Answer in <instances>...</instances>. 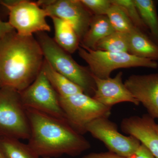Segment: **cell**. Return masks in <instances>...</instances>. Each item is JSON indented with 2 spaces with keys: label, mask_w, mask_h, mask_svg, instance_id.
Returning a JSON list of instances; mask_svg holds the SVG:
<instances>
[{
  "label": "cell",
  "mask_w": 158,
  "mask_h": 158,
  "mask_svg": "<svg viewBox=\"0 0 158 158\" xmlns=\"http://www.w3.org/2000/svg\"><path fill=\"white\" fill-rule=\"evenodd\" d=\"M111 2L124 10L135 27L149 35L148 30L140 16L134 0H111Z\"/></svg>",
  "instance_id": "cell-22"
},
{
  "label": "cell",
  "mask_w": 158,
  "mask_h": 158,
  "mask_svg": "<svg viewBox=\"0 0 158 158\" xmlns=\"http://www.w3.org/2000/svg\"><path fill=\"white\" fill-rule=\"evenodd\" d=\"M51 18L55 29L54 39L57 44L69 54L78 50L81 40L70 24L58 18Z\"/></svg>",
  "instance_id": "cell-16"
},
{
  "label": "cell",
  "mask_w": 158,
  "mask_h": 158,
  "mask_svg": "<svg viewBox=\"0 0 158 158\" xmlns=\"http://www.w3.org/2000/svg\"><path fill=\"white\" fill-rule=\"evenodd\" d=\"M78 52L89 65L92 74L101 79L110 77L111 73L118 69L143 67L156 69L158 67L155 60L140 58L129 53L111 52L81 46Z\"/></svg>",
  "instance_id": "cell-4"
},
{
  "label": "cell",
  "mask_w": 158,
  "mask_h": 158,
  "mask_svg": "<svg viewBox=\"0 0 158 158\" xmlns=\"http://www.w3.org/2000/svg\"><path fill=\"white\" fill-rule=\"evenodd\" d=\"M0 158H6L5 156L3 155L1 149V146H0Z\"/></svg>",
  "instance_id": "cell-27"
},
{
  "label": "cell",
  "mask_w": 158,
  "mask_h": 158,
  "mask_svg": "<svg viewBox=\"0 0 158 158\" xmlns=\"http://www.w3.org/2000/svg\"><path fill=\"white\" fill-rule=\"evenodd\" d=\"M37 2L49 17L58 18L70 24L81 41L88 31L93 15L81 0H40Z\"/></svg>",
  "instance_id": "cell-10"
},
{
  "label": "cell",
  "mask_w": 158,
  "mask_h": 158,
  "mask_svg": "<svg viewBox=\"0 0 158 158\" xmlns=\"http://www.w3.org/2000/svg\"><path fill=\"white\" fill-rule=\"evenodd\" d=\"M31 127L28 145L39 156H77L89 149V141L66 120L26 109Z\"/></svg>",
  "instance_id": "cell-2"
},
{
  "label": "cell",
  "mask_w": 158,
  "mask_h": 158,
  "mask_svg": "<svg viewBox=\"0 0 158 158\" xmlns=\"http://www.w3.org/2000/svg\"><path fill=\"white\" fill-rule=\"evenodd\" d=\"M19 92L22 102L26 109L35 110L66 120L60 105L59 94L42 69L34 81Z\"/></svg>",
  "instance_id": "cell-8"
},
{
  "label": "cell",
  "mask_w": 158,
  "mask_h": 158,
  "mask_svg": "<svg viewBox=\"0 0 158 158\" xmlns=\"http://www.w3.org/2000/svg\"><path fill=\"white\" fill-rule=\"evenodd\" d=\"M134 2L148 30L150 37L158 45V15L156 2L152 0H134Z\"/></svg>",
  "instance_id": "cell-18"
},
{
  "label": "cell",
  "mask_w": 158,
  "mask_h": 158,
  "mask_svg": "<svg viewBox=\"0 0 158 158\" xmlns=\"http://www.w3.org/2000/svg\"><path fill=\"white\" fill-rule=\"evenodd\" d=\"M82 158H127L118 155L114 153L109 152H106L90 153Z\"/></svg>",
  "instance_id": "cell-25"
},
{
  "label": "cell",
  "mask_w": 158,
  "mask_h": 158,
  "mask_svg": "<svg viewBox=\"0 0 158 158\" xmlns=\"http://www.w3.org/2000/svg\"><path fill=\"white\" fill-rule=\"evenodd\" d=\"M93 15H106L107 12L112 6L110 0H81Z\"/></svg>",
  "instance_id": "cell-23"
},
{
  "label": "cell",
  "mask_w": 158,
  "mask_h": 158,
  "mask_svg": "<svg viewBox=\"0 0 158 158\" xmlns=\"http://www.w3.org/2000/svg\"><path fill=\"white\" fill-rule=\"evenodd\" d=\"M121 127L123 132L135 137L158 158V128L155 119L148 114L131 116L122 120Z\"/></svg>",
  "instance_id": "cell-13"
},
{
  "label": "cell",
  "mask_w": 158,
  "mask_h": 158,
  "mask_svg": "<svg viewBox=\"0 0 158 158\" xmlns=\"http://www.w3.org/2000/svg\"><path fill=\"white\" fill-rule=\"evenodd\" d=\"M127 158H156L144 144H141L133 155Z\"/></svg>",
  "instance_id": "cell-24"
},
{
  "label": "cell",
  "mask_w": 158,
  "mask_h": 158,
  "mask_svg": "<svg viewBox=\"0 0 158 158\" xmlns=\"http://www.w3.org/2000/svg\"><path fill=\"white\" fill-rule=\"evenodd\" d=\"M124 85L139 103L147 109L154 119L158 118V73L133 75Z\"/></svg>",
  "instance_id": "cell-11"
},
{
  "label": "cell",
  "mask_w": 158,
  "mask_h": 158,
  "mask_svg": "<svg viewBox=\"0 0 158 158\" xmlns=\"http://www.w3.org/2000/svg\"><path fill=\"white\" fill-rule=\"evenodd\" d=\"M115 31L106 15H93L80 46L95 50L98 43Z\"/></svg>",
  "instance_id": "cell-15"
},
{
  "label": "cell",
  "mask_w": 158,
  "mask_h": 158,
  "mask_svg": "<svg viewBox=\"0 0 158 158\" xmlns=\"http://www.w3.org/2000/svg\"><path fill=\"white\" fill-rule=\"evenodd\" d=\"M129 53L140 57L158 60V45L148 34L135 27L128 34Z\"/></svg>",
  "instance_id": "cell-14"
},
{
  "label": "cell",
  "mask_w": 158,
  "mask_h": 158,
  "mask_svg": "<svg viewBox=\"0 0 158 158\" xmlns=\"http://www.w3.org/2000/svg\"><path fill=\"white\" fill-rule=\"evenodd\" d=\"M85 130L102 142L110 152L124 157L133 155L141 144L135 137L120 134L117 125L107 118H97L88 123Z\"/></svg>",
  "instance_id": "cell-9"
},
{
  "label": "cell",
  "mask_w": 158,
  "mask_h": 158,
  "mask_svg": "<svg viewBox=\"0 0 158 158\" xmlns=\"http://www.w3.org/2000/svg\"><path fill=\"white\" fill-rule=\"evenodd\" d=\"M44 59L59 73L78 85L84 93L93 97L96 86L89 69L79 65L45 32L37 33Z\"/></svg>",
  "instance_id": "cell-3"
},
{
  "label": "cell",
  "mask_w": 158,
  "mask_h": 158,
  "mask_svg": "<svg viewBox=\"0 0 158 158\" xmlns=\"http://www.w3.org/2000/svg\"><path fill=\"white\" fill-rule=\"evenodd\" d=\"M42 69L60 97L84 93L81 88L66 77L56 71L44 59Z\"/></svg>",
  "instance_id": "cell-17"
},
{
  "label": "cell",
  "mask_w": 158,
  "mask_h": 158,
  "mask_svg": "<svg viewBox=\"0 0 158 158\" xmlns=\"http://www.w3.org/2000/svg\"><path fill=\"white\" fill-rule=\"evenodd\" d=\"M44 57L34 36L15 31L0 42V88L20 92L29 87L42 69Z\"/></svg>",
  "instance_id": "cell-1"
},
{
  "label": "cell",
  "mask_w": 158,
  "mask_h": 158,
  "mask_svg": "<svg viewBox=\"0 0 158 158\" xmlns=\"http://www.w3.org/2000/svg\"><path fill=\"white\" fill-rule=\"evenodd\" d=\"M123 73L120 72L114 78L101 79L92 75L96 90L92 97L102 104L112 108L123 102H129L136 106L139 102L126 88L122 81Z\"/></svg>",
  "instance_id": "cell-12"
},
{
  "label": "cell",
  "mask_w": 158,
  "mask_h": 158,
  "mask_svg": "<svg viewBox=\"0 0 158 158\" xmlns=\"http://www.w3.org/2000/svg\"><path fill=\"white\" fill-rule=\"evenodd\" d=\"M59 98L66 121L81 135L86 132V127L91 121L100 118H108L111 114V107L84 93Z\"/></svg>",
  "instance_id": "cell-7"
},
{
  "label": "cell",
  "mask_w": 158,
  "mask_h": 158,
  "mask_svg": "<svg viewBox=\"0 0 158 158\" xmlns=\"http://www.w3.org/2000/svg\"><path fill=\"white\" fill-rule=\"evenodd\" d=\"M106 15L116 31L129 34L136 27L124 10L116 4L112 3Z\"/></svg>",
  "instance_id": "cell-21"
},
{
  "label": "cell",
  "mask_w": 158,
  "mask_h": 158,
  "mask_svg": "<svg viewBox=\"0 0 158 158\" xmlns=\"http://www.w3.org/2000/svg\"><path fill=\"white\" fill-rule=\"evenodd\" d=\"M31 132L19 92L11 88H0V135L18 140H29Z\"/></svg>",
  "instance_id": "cell-5"
},
{
  "label": "cell",
  "mask_w": 158,
  "mask_h": 158,
  "mask_svg": "<svg viewBox=\"0 0 158 158\" xmlns=\"http://www.w3.org/2000/svg\"><path fill=\"white\" fill-rule=\"evenodd\" d=\"M43 158H51L50 157H43Z\"/></svg>",
  "instance_id": "cell-28"
},
{
  "label": "cell",
  "mask_w": 158,
  "mask_h": 158,
  "mask_svg": "<svg viewBox=\"0 0 158 158\" xmlns=\"http://www.w3.org/2000/svg\"><path fill=\"white\" fill-rule=\"evenodd\" d=\"M0 146L6 158H39L28 144L15 138L4 137L0 139Z\"/></svg>",
  "instance_id": "cell-19"
},
{
  "label": "cell",
  "mask_w": 158,
  "mask_h": 158,
  "mask_svg": "<svg viewBox=\"0 0 158 158\" xmlns=\"http://www.w3.org/2000/svg\"><path fill=\"white\" fill-rule=\"evenodd\" d=\"M0 4L8 9L9 23L19 35L32 36L51 31L46 21L48 14L37 2L13 0L0 1Z\"/></svg>",
  "instance_id": "cell-6"
},
{
  "label": "cell",
  "mask_w": 158,
  "mask_h": 158,
  "mask_svg": "<svg viewBox=\"0 0 158 158\" xmlns=\"http://www.w3.org/2000/svg\"><path fill=\"white\" fill-rule=\"evenodd\" d=\"M95 50L111 52L128 53V34L114 31L100 40Z\"/></svg>",
  "instance_id": "cell-20"
},
{
  "label": "cell",
  "mask_w": 158,
  "mask_h": 158,
  "mask_svg": "<svg viewBox=\"0 0 158 158\" xmlns=\"http://www.w3.org/2000/svg\"><path fill=\"white\" fill-rule=\"evenodd\" d=\"M14 31V29L9 22H5L0 18V42L7 34Z\"/></svg>",
  "instance_id": "cell-26"
},
{
  "label": "cell",
  "mask_w": 158,
  "mask_h": 158,
  "mask_svg": "<svg viewBox=\"0 0 158 158\" xmlns=\"http://www.w3.org/2000/svg\"><path fill=\"white\" fill-rule=\"evenodd\" d=\"M157 126H158V124H157Z\"/></svg>",
  "instance_id": "cell-29"
}]
</instances>
